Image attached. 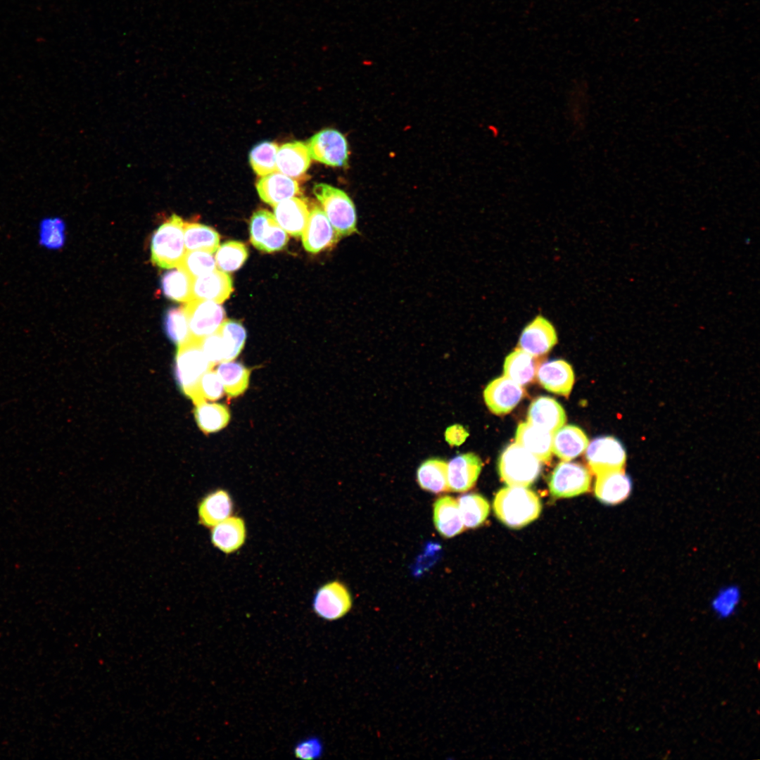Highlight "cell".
<instances>
[{
    "instance_id": "cell-20",
    "label": "cell",
    "mask_w": 760,
    "mask_h": 760,
    "mask_svg": "<svg viewBox=\"0 0 760 760\" xmlns=\"http://www.w3.org/2000/svg\"><path fill=\"white\" fill-rule=\"evenodd\" d=\"M234 502L230 494L224 489H217L205 495L198 505V516L201 524L213 528L232 515Z\"/></svg>"
},
{
    "instance_id": "cell-31",
    "label": "cell",
    "mask_w": 760,
    "mask_h": 760,
    "mask_svg": "<svg viewBox=\"0 0 760 760\" xmlns=\"http://www.w3.org/2000/svg\"><path fill=\"white\" fill-rule=\"evenodd\" d=\"M194 278L184 269L177 266L175 269L163 273L160 286L163 295L168 299L177 302H189L191 300Z\"/></svg>"
},
{
    "instance_id": "cell-42",
    "label": "cell",
    "mask_w": 760,
    "mask_h": 760,
    "mask_svg": "<svg viewBox=\"0 0 760 760\" xmlns=\"http://www.w3.org/2000/svg\"><path fill=\"white\" fill-rule=\"evenodd\" d=\"M201 348L208 360L215 365L224 361L225 347L218 330L200 340Z\"/></svg>"
},
{
    "instance_id": "cell-12",
    "label": "cell",
    "mask_w": 760,
    "mask_h": 760,
    "mask_svg": "<svg viewBox=\"0 0 760 760\" xmlns=\"http://www.w3.org/2000/svg\"><path fill=\"white\" fill-rule=\"evenodd\" d=\"M341 237L338 235L323 210L317 205L309 212L307 225L302 234L305 249L317 253L334 246Z\"/></svg>"
},
{
    "instance_id": "cell-2",
    "label": "cell",
    "mask_w": 760,
    "mask_h": 760,
    "mask_svg": "<svg viewBox=\"0 0 760 760\" xmlns=\"http://www.w3.org/2000/svg\"><path fill=\"white\" fill-rule=\"evenodd\" d=\"M313 193L341 238L357 232L355 207L345 191L327 184L318 183L315 184Z\"/></svg>"
},
{
    "instance_id": "cell-24",
    "label": "cell",
    "mask_w": 760,
    "mask_h": 760,
    "mask_svg": "<svg viewBox=\"0 0 760 760\" xmlns=\"http://www.w3.org/2000/svg\"><path fill=\"white\" fill-rule=\"evenodd\" d=\"M309 211L306 203L296 197L274 206V216L279 226L294 237L300 236L308 223Z\"/></svg>"
},
{
    "instance_id": "cell-32",
    "label": "cell",
    "mask_w": 760,
    "mask_h": 760,
    "mask_svg": "<svg viewBox=\"0 0 760 760\" xmlns=\"http://www.w3.org/2000/svg\"><path fill=\"white\" fill-rule=\"evenodd\" d=\"M194 413L198 428L204 433L220 431L228 424L231 417L227 406L206 401L196 405Z\"/></svg>"
},
{
    "instance_id": "cell-27",
    "label": "cell",
    "mask_w": 760,
    "mask_h": 760,
    "mask_svg": "<svg viewBox=\"0 0 760 760\" xmlns=\"http://www.w3.org/2000/svg\"><path fill=\"white\" fill-rule=\"evenodd\" d=\"M588 443L581 429L574 425L562 426L553 433L552 450L559 458L569 461L581 455Z\"/></svg>"
},
{
    "instance_id": "cell-39",
    "label": "cell",
    "mask_w": 760,
    "mask_h": 760,
    "mask_svg": "<svg viewBox=\"0 0 760 760\" xmlns=\"http://www.w3.org/2000/svg\"><path fill=\"white\" fill-rule=\"evenodd\" d=\"M221 334L224 347V361L234 360L241 353L246 339V331L237 321L224 319L217 329Z\"/></svg>"
},
{
    "instance_id": "cell-3",
    "label": "cell",
    "mask_w": 760,
    "mask_h": 760,
    "mask_svg": "<svg viewBox=\"0 0 760 760\" xmlns=\"http://www.w3.org/2000/svg\"><path fill=\"white\" fill-rule=\"evenodd\" d=\"M184 225L182 219L173 214L152 235L151 262L165 269L176 267L184 253Z\"/></svg>"
},
{
    "instance_id": "cell-30",
    "label": "cell",
    "mask_w": 760,
    "mask_h": 760,
    "mask_svg": "<svg viewBox=\"0 0 760 760\" xmlns=\"http://www.w3.org/2000/svg\"><path fill=\"white\" fill-rule=\"evenodd\" d=\"M215 371L229 398H236L247 390L251 370L243 364L232 360L224 361Z\"/></svg>"
},
{
    "instance_id": "cell-5",
    "label": "cell",
    "mask_w": 760,
    "mask_h": 760,
    "mask_svg": "<svg viewBox=\"0 0 760 760\" xmlns=\"http://www.w3.org/2000/svg\"><path fill=\"white\" fill-rule=\"evenodd\" d=\"M541 461L517 443L502 452L498 469L502 480L511 486L527 487L539 476Z\"/></svg>"
},
{
    "instance_id": "cell-37",
    "label": "cell",
    "mask_w": 760,
    "mask_h": 760,
    "mask_svg": "<svg viewBox=\"0 0 760 760\" xmlns=\"http://www.w3.org/2000/svg\"><path fill=\"white\" fill-rule=\"evenodd\" d=\"M279 146L273 141H265L254 146L249 153V162L255 174L262 177L277 171L276 156Z\"/></svg>"
},
{
    "instance_id": "cell-4",
    "label": "cell",
    "mask_w": 760,
    "mask_h": 760,
    "mask_svg": "<svg viewBox=\"0 0 760 760\" xmlns=\"http://www.w3.org/2000/svg\"><path fill=\"white\" fill-rule=\"evenodd\" d=\"M214 366L203 353L200 340L191 338L178 346L175 362V379L182 392L193 402L200 379Z\"/></svg>"
},
{
    "instance_id": "cell-16",
    "label": "cell",
    "mask_w": 760,
    "mask_h": 760,
    "mask_svg": "<svg viewBox=\"0 0 760 760\" xmlns=\"http://www.w3.org/2000/svg\"><path fill=\"white\" fill-rule=\"evenodd\" d=\"M536 378L547 391L568 397L574 383V374L571 365L562 360L543 362L538 367Z\"/></svg>"
},
{
    "instance_id": "cell-43",
    "label": "cell",
    "mask_w": 760,
    "mask_h": 760,
    "mask_svg": "<svg viewBox=\"0 0 760 760\" xmlns=\"http://www.w3.org/2000/svg\"><path fill=\"white\" fill-rule=\"evenodd\" d=\"M323 746L321 740L316 737H310L299 742L294 748V755L300 759L312 760L321 756Z\"/></svg>"
},
{
    "instance_id": "cell-11",
    "label": "cell",
    "mask_w": 760,
    "mask_h": 760,
    "mask_svg": "<svg viewBox=\"0 0 760 760\" xmlns=\"http://www.w3.org/2000/svg\"><path fill=\"white\" fill-rule=\"evenodd\" d=\"M352 607V598L348 588L334 581L322 585L316 592L312 608L320 618L334 621L344 616Z\"/></svg>"
},
{
    "instance_id": "cell-10",
    "label": "cell",
    "mask_w": 760,
    "mask_h": 760,
    "mask_svg": "<svg viewBox=\"0 0 760 760\" xmlns=\"http://www.w3.org/2000/svg\"><path fill=\"white\" fill-rule=\"evenodd\" d=\"M585 450V458L595 475L623 469L626 451L621 443L614 437H597L588 443Z\"/></svg>"
},
{
    "instance_id": "cell-25",
    "label": "cell",
    "mask_w": 760,
    "mask_h": 760,
    "mask_svg": "<svg viewBox=\"0 0 760 760\" xmlns=\"http://www.w3.org/2000/svg\"><path fill=\"white\" fill-rule=\"evenodd\" d=\"M552 437V433L528 422L520 423L515 435L517 443L544 462L551 458Z\"/></svg>"
},
{
    "instance_id": "cell-1",
    "label": "cell",
    "mask_w": 760,
    "mask_h": 760,
    "mask_svg": "<svg viewBox=\"0 0 760 760\" xmlns=\"http://www.w3.org/2000/svg\"><path fill=\"white\" fill-rule=\"evenodd\" d=\"M493 505L498 519L511 528H520L533 521L542 509L538 495L522 486H509L500 489Z\"/></svg>"
},
{
    "instance_id": "cell-40",
    "label": "cell",
    "mask_w": 760,
    "mask_h": 760,
    "mask_svg": "<svg viewBox=\"0 0 760 760\" xmlns=\"http://www.w3.org/2000/svg\"><path fill=\"white\" fill-rule=\"evenodd\" d=\"M178 266L186 271L193 278L217 270L213 253L203 251L185 252Z\"/></svg>"
},
{
    "instance_id": "cell-45",
    "label": "cell",
    "mask_w": 760,
    "mask_h": 760,
    "mask_svg": "<svg viewBox=\"0 0 760 760\" xmlns=\"http://www.w3.org/2000/svg\"><path fill=\"white\" fill-rule=\"evenodd\" d=\"M468 436L467 431L460 425H454L447 429L445 432L446 441L451 445H459L462 443Z\"/></svg>"
},
{
    "instance_id": "cell-21",
    "label": "cell",
    "mask_w": 760,
    "mask_h": 760,
    "mask_svg": "<svg viewBox=\"0 0 760 760\" xmlns=\"http://www.w3.org/2000/svg\"><path fill=\"white\" fill-rule=\"evenodd\" d=\"M595 483V494L607 505H616L630 494L631 483L623 469L599 474Z\"/></svg>"
},
{
    "instance_id": "cell-33",
    "label": "cell",
    "mask_w": 760,
    "mask_h": 760,
    "mask_svg": "<svg viewBox=\"0 0 760 760\" xmlns=\"http://www.w3.org/2000/svg\"><path fill=\"white\" fill-rule=\"evenodd\" d=\"M184 238L186 251L215 252L220 244V235L213 228L198 224L185 222Z\"/></svg>"
},
{
    "instance_id": "cell-8",
    "label": "cell",
    "mask_w": 760,
    "mask_h": 760,
    "mask_svg": "<svg viewBox=\"0 0 760 760\" xmlns=\"http://www.w3.org/2000/svg\"><path fill=\"white\" fill-rule=\"evenodd\" d=\"M249 232L252 245L265 253L281 251L289 241L286 232L277 223L274 215L267 210H258L253 214Z\"/></svg>"
},
{
    "instance_id": "cell-9",
    "label": "cell",
    "mask_w": 760,
    "mask_h": 760,
    "mask_svg": "<svg viewBox=\"0 0 760 760\" xmlns=\"http://www.w3.org/2000/svg\"><path fill=\"white\" fill-rule=\"evenodd\" d=\"M192 338H201L215 333L225 319L220 303L211 300H191L184 306Z\"/></svg>"
},
{
    "instance_id": "cell-18",
    "label": "cell",
    "mask_w": 760,
    "mask_h": 760,
    "mask_svg": "<svg viewBox=\"0 0 760 760\" xmlns=\"http://www.w3.org/2000/svg\"><path fill=\"white\" fill-rule=\"evenodd\" d=\"M255 186L261 200L273 207L300 194L298 182L278 171L262 176Z\"/></svg>"
},
{
    "instance_id": "cell-38",
    "label": "cell",
    "mask_w": 760,
    "mask_h": 760,
    "mask_svg": "<svg viewBox=\"0 0 760 760\" xmlns=\"http://www.w3.org/2000/svg\"><path fill=\"white\" fill-rule=\"evenodd\" d=\"M163 325L167 336L178 346L192 338L184 306L169 308L165 312Z\"/></svg>"
},
{
    "instance_id": "cell-41",
    "label": "cell",
    "mask_w": 760,
    "mask_h": 760,
    "mask_svg": "<svg viewBox=\"0 0 760 760\" xmlns=\"http://www.w3.org/2000/svg\"><path fill=\"white\" fill-rule=\"evenodd\" d=\"M224 387L216 371L213 369L203 374L198 384L195 405L206 400H217L224 395Z\"/></svg>"
},
{
    "instance_id": "cell-29",
    "label": "cell",
    "mask_w": 760,
    "mask_h": 760,
    "mask_svg": "<svg viewBox=\"0 0 760 760\" xmlns=\"http://www.w3.org/2000/svg\"><path fill=\"white\" fill-rule=\"evenodd\" d=\"M417 481L423 490L433 493L450 491L447 462L438 457L425 460L417 469Z\"/></svg>"
},
{
    "instance_id": "cell-13",
    "label": "cell",
    "mask_w": 760,
    "mask_h": 760,
    "mask_svg": "<svg viewBox=\"0 0 760 760\" xmlns=\"http://www.w3.org/2000/svg\"><path fill=\"white\" fill-rule=\"evenodd\" d=\"M557 342V335L552 324L539 315L523 329L519 348L535 357L549 353Z\"/></svg>"
},
{
    "instance_id": "cell-44",
    "label": "cell",
    "mask_w": 760,
    "mask_h": 760,
    "mask_svg": "<svg viewBox=\"0 0 760 760\" xmlns=\"http://www.w3.org/2000/svg\"><path fill=\"white\" fill-rule=\"evenodd\" d=\"M737 596L731 594H726L719 596L714 602V609L717 614L722 618L729 616L734 611L735 607L737 604Z\"/></svg>"
},
{
    "instance_id": "cell-34",
    "label": "cell",
    "mask_w": 760,
    "mask_h": 760,
    "mask_svg": "<svg viewBox=\"0 0 760 760\" xmlns=\"http://www.w3.org/2000/svg\"><path fill=\"white\" fill-rule=\"evenodd\" d=\"M457 502L465 528H475L481 526L489 514V502L479 494L463 495L458 498Z\"/></svg>"
},
{
    "instance_id": "cell-26",
    "label": "cell",
    "mask_w": 760,
    "mask_h": 760,
    "mask_svg": "<svg viewBox=\"0 0 760 760\" xmlns=\"http://www.w3.org/2000/svg\"><path fill=\"white\" fill-rule=\"evenodd\" d=\"M433 523L438 532L452 538L465 528L457 500L448 495L438 498L433 504Z\"/></svg>"
},
{
    "instance_id": "cell-23",
    "label": "cell",
    "mask_w": 760,
    "mask_h": 760,
    "mask_svg": "<svg viewBox=\"0 0 760 760\" xmlns=\"http://www.w3.org/2000/svg\"><path fill=\"white\" fill-rule=\"evenodd\" d=\"M211 528L213 545L225 554L237 551L246 541V526L241 517L232 515Z\"/></svg>"
},
{
    "instance_id": "cell-36",
    "label": "cell",
    "mask_w": 760,
    "mask_h": 760,
    "mask_svg": "<svg viewBox=\"0 0 760 760\" xmlns=\"http://www.w3.org/2000/svg\"><path fill=\"white\" fill-rule=\"evenodd\" d=\"M248 256V252L244 243L235 241H227L217 248L215 258L216 266L224 272H234L243 266Z\"/></svg>"
},
{
    "instance_id": "cell-6",
    "label": "cell",
    "mask_w": 760,
    "mask_h": 760,
    "mask_svg": "<svg viewBox=\"0 0 760 760\" xmlns=\"http://www.w3.org/2000/svg\"><path fill=\"white\" fill-rule=\"evenodd\" d=\"M311 158L333 167H347L349 149L346 137L334 129H325L305 143Z\"/></svg>"
},
{
    "instance_id": "cell-14",
    "label": "cell",
    "mask_w": 760,
    "mask_h": 760,
    "mask_svg": "<svg viewBox=\"0 0 760 760\" xmlns=\"http://www.w3.org/2000/svg\"><path fill=\"white\" fill-rule=\"evenodd\" d=\"M524 395L521 386L507 376L491 381L483 391L484 401L491 412L503 415L512 411Z\"/></svg>"
},
{
    "instance_id": "cell-15",
    "label": "cell",
    "mask_w": 760,
    "mask_h": 760,
    "mask_svg": "<svg viewBox=\"0 0 760 760\" xmlns=\"http://www.w3.org/2000/svg\"><path fill=\"white\" fill-rule=\"evenodd\" d=\"M483 466L481 458L473 452L459 455L448 463L450 491L465 492L476 483Z\"/></svg>"
},
{
    "instance_id": "cell-17",
    "label": "cell",
    "mask_w": 760,
    "mask_h": 760,
    "mask_svg": "<svg viewBox=\"0 0 760 760\" xmlns=\"http://www.w3.org/2000/svg\"><path fill=\"white\" fill-rule=\"evenodd\" d=\"M233 290L230 276L227 272L215 270L194 278L191 300H211L222 303L229 298Z\"/></svg>"
},
{
    "instance_id": "cell-19",
    "label": "cell",
    "mask_w": 760,
    "mask_h": 760,
    "mask_svg": "<svg viewBox=\"0 0 760 760\" xmlns=\"http://www.w3.org/2000/svg\"><path fill=\"white\" fill-rule=\"evenodd\" d=\"M311 163V157L305 143L292 141L279 147L276 164L278 172L293 179L303 177Z\"/></svg>"
},
{
    "instance_id": "cell-28",
    "label": "cell",
    "mask_w": 760,
    "mask_h": 760,
    "mask_svg": "<svg viewBox=\"0 0 760 760\" xmlns=\"http://www.w3.org/2000/svg\"><path fill=\"white\" fill-rule=\"evenodd\" d=\"M539 358L516 348L505 358L504 374L520 386L532 382L536 377Z\"/></svg>"
},
{
    "instance_id": "cell-22",
    "label": "cell",
    "mask_w": 760,
    "mask_h": 760,
    "mask_svg": "<svg viewBox=\"0 0 760 760\" xmlns=\"http://www.w3.org/2000/svg\"><path fill=\"white\" fill-rule=\"evenodd\" d=\"M566 417L562 405L554 398L540 396L531 403L528 422L554 433L566 422Z\"/></svg>"
},
{
    "instance_id": "cell-35",
    "label": "cell",
    "mask_w": 760,
    "mask_h": 760,
    "mask_svg": "<svg viewBox=\"0 0 760 760\" xmlns=\"http://www.w3.org/2000/svg\"><path fill=\"white\" fill-rule=\"evenodd\" d=\"M65 241V224L59 217L48 216L42 218L37 227V242L48 251L61 248Z\"/></svg>"
},
{
    "instance_id": "cell-7",
    "label": "cell",
    "mask_w": 760,
    "mask_h": 760,
    "mask_svg": "<svg viewBox=\"0 0 760 760\" xmlns=\"http://www.w3.org/2000/svg\"><path fill=\"white\" fill-rule=\"evenodd\" d=\"M590 483V473L584 465L562 462L552 471L548 485L552 495L559 498L583 494L588 491Z\"/></svg>"
}]
</instances>
